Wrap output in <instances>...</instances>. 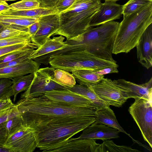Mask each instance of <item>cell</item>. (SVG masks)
Listing matches in <instances>:
<instances>
[{"mask_svg": "<svg viewBox=\"0 0 152 152\" xmlns=\"http://www.w3.org/2000/svg\"><path fill=\"white\" fill-rule=\"evenodd\" d=\"M15 105L24 125L35 129L48 125L96 116V106L78 107L55 101L45 95L21 98Z\"/></svg>", "mask_w": 152, "mask_h": 152, "instance_id": "cell-1", "label": "cell"}, {"mask_svg": "<svg viewBox=\"0 0 152 152\" xmlns=\"http://www.w3.org/2000/svg\"><path fill=\"white\" fill-rule=\"evenodd\" d=\"M120 23L113 20L96 28L89 27L83 33L64 41L67 45L58 51L60 55L85 52L99 58L116 62L112 50Z\"/></svg>", "mask_w": 152, "mask_h": 152, "instance_id": "cell-2", "label": "cell"}, {"mask_svg": "<svg viewBox=\"0 0 152 152\" xmlns=\"http://www.w3.org/2000/svg\"><path fill=\"white\" fill-rule=\"evenodd\" d=\"M152 23V4L124 15L115 36L112 53H127L136 47L142 34Z\"/></svg>", "mask_w": 152, "mask_h": 152, "instance_id": "cell-3", "label": "cell"}, {"mask_svg": "<svg viewBox=\"0 0 152 152\" xmlns=\"http://www.w3.org/2000/svg\"><path fill=\"white\" fill-rule=\"evenodd\" d=\"M101 3V0H76L58 14L60 27L52 36L61 35L69 39L82 34L89 27L91 19Z\"/></svg>", "mask_w": 152, "mask_h": 152, "instance_id": "cell-4", "label": "cell"}, {"mask_svg": "<svg viewBox=\"0 0 152 152\" xmlns=\"http://www.w3.org/2000/svg\"><path fill=\"white\" fill-rule=\"evenodd\" d=\"M96 116L72 121H65L37 128V148L42 152H50L62 145L67 140L83 131L95 121Z\"/></svg>", "mask_w": 152, "mask_h": 152, "instance_id": "cell-5", "label": "cell"}, {"mask_svg": "<svg viewBox=\"0 0 152 152\" xmlns=\"http://www.w3.org/2000/svg\"><path fill=\"white\" fill-rule=\"evenodd\" d=\"M49 64L55 69L69 72L83 69L97 71L107 67L119 66L116 62L101 59L85 52L60 55L51 59Z\"/></svg>", "mask_w": 152, "mask_h": 152, "instance_id": "cell-6", "label": "cell"}, {"mask_svg": "<svg viewBox=\"0 0 152 152\" xmlns=\"http://www.w3.org/2000/svg\"><path fill=\"white\" fill-rule=\"evenodd\" d=\"M52 67L39 68L34 72L33 80L28 88L21 94V98H32L44 95L47 91L66 90L68 88L54 80V71Z\"/></svg>", "mask_w": 152, "mask_h": 152, "instance_id": "cell-7", "label": "cell"}, {"mask_svg": "<svg viewBox=\"0 0 152 152\" xmlns=\"http://www.w3.org/2000/svg\"><path fill=\"white\" fill-rule=\"evenodd\" d=\"M129 111L141 132L144 140L152 147V101L143 98L135 99Z\"/></svg>", "mask_w": 152, "mask_h": 152, "instance_id": "cell-8", "label": "cell"}, {"mask_svg": "<svg viewBox=\"0 0 152 152\" xmlns=\"http://www.w3.org/2000/svg\"><path fill=\"white\" fill-rule=\"evenodd\" d=\"M35 132L30 127L23 125L9 135L2 148L12 152H33L37 148Z\"/></svg>", "mask_w": 152, "mask_h": 152, "instance_id": "cell-9", "label": "cell"}, {"mask_svg": "<svg viewBox=\"0 0 152 152\" xmlns=\"http://www.w3.org/2000/svg\"><path fill=\"white\" fill-rule=\"evenodd\" d=\"M108 106L120 107L129 99L127 95L110 79L104 77L89 87Z\"/></svg>", "mask_w": 152, "mask_h": 152, "instance_id": "cell-10", "label": "cell"}, {"mask_svg": "<svg viewBox=\"0 0 152 152\" xmlns=\"http://www.w3.org/2000/svg\"><path fill=\"white\" fill-rule=\"evenodd\" d=\"M39 27L36 34L31 37V42L40 47L50 38L60 27L58 13L50 14L39 18Z\"/></svg>", "mask_w": 152, "mask_h": 152, "instance_id": "cell-11", "label": "cell"}, {"mask_svg": "<svg viewBox=\"0 0 152 152\" xmlns=\"http://www.w3.org/2000/svg\"><path fill=\"white\" fill-rule=\"evenodd\" d=\"M123 5L112 1L101 3L99 10L92 16L89 27L98 26L109 21L119 19L123 14Z\"/></svg>", "mask_w": 152, "mask_h": 152, "instance_id": "cell-12", "label": "cell"}, {"mask_svg": "<svg viewBox=\"0 0 152 152\" xmlns=\"http://www.w3.org/2000/svg\"><path fill=\"white\" fill-rule=\"evenodd\" d=\"M113 82L124 91L129 98L135 99L143 98L152 101V77L147 82L137 84L124 79L113 80Z\"/></svg>", "mask_w": 152, "mask_h": 152, "instance_id": "cell-13", "label": "cell"}, {"mask_svg": "<svg viewBox=\"0 0 152 152\" xmlns=\"http://www.w3.org/2000/svg\"><path fill=\"white\" fill-rule=\"evenodd\" d=\"M136 47L138 62L148 69L152 66V23L144 31Z\"/></svg>", "mask_w": 152, "mask_h": 152, "instance_id": "cell-14", "label": "cell"}, {"mask_svg": "<svg viewBox=\"0 0 152 152\" xmlns=\"http://www.w3.org/2000/svg\"><path fill=\"white\" fill-rule=\"evenodd\" d=\"M44 95L51 100L72 106L78 107L96 106L87 98L68 89L47 91Z\"/></svg>", "mask_w": 152, "mask_h": 152, "instance_id": "cell-15", "label": "cell"}, {"mask_svg": "<svg viewBox=\"0 0 152 152\" xmlns=\"http://www.w3.org/2000/svg\"><path fill=\"white\" fill-rule=\"evenodd\" d=\"M99 145L96 140L71 138L50 152H99Z\"/></svg>", "mask_w": 152, "mask_h": 152, "instance_id": "cell-16", "label": "cell"}, {"mask_svg": "<svg viewBox=\"0 0 152 152\" xmlns=\"http://www.w3.org/2000/svg\"><path fill=\"white\" fill-rule=\"evenodd\" d=\"M76 139H100L103 141L119 137L120 132L118 130L102 124L94 122L84 129Z\"/></svg>", "mask_w": 152, "mask_h": 152, "instance_id": "cell-17", "label": "cell"}, {"mask_svg": "<svg viewBox=\"0 0 152 152\" xmlns=\"http://www.w3.org/2000/svg\"><path fill=\"white\" fill-rule=\"evenodd\" d=\"M40 64L28 59L12 66L0 69V78L12 79L34 73L39 68Z\"/></svg>", "mask_w": 152, "mask_h": 152, "instance_id": "cell-18", "label": "cell"}, {"mask_svg": "<svg viewBox=\"0 0 152 152\" xmlns=\"http://www.w3.org/2000/svg\"><path fill=\"white\" fill-rule=\"evenodd\" d=\"M64 37L61 35L50 38L40 47L34 50L29 59L33 60L40 58L64 48L66 46L64 42Z\"/></svg>", "mask_w": 152, "mask_h": 152, "instance_id": "cell-19", "label": "cell"}, {"mask_svg": "<svg viewBox=\"0 0 152 152\" xmlns=\"http://www.w3.org/2000/svg\"><path fill=\"white\" fill-rule=\"evenodd\" d=\"M96 116L95 122L97 123L104 124L116 129L132 138L119 124L114 112L110 107L97 109L96 110Z\"/></svg>", "mask_w": 152, "mask_h": 152, "instance_id": "cell-20", "label": "cell"}, {"mask_svg": "<svg viewBox=\"0 0 152 152\" xmlns=\"http://www.w3.org/2000/svg\"><path fill=\"white\" fill-rule=\"evenodd\" d=\"M55 13H58L55 9L41 7L27 10H14L9 8L0 11V15L21 16L35 18Z\"/></svg>", "mask_w": 152, "mask_h": 152, "instance_id": "cell-21", "label": "cell"}, {"mask_svg": "<svg viewBox=\"0 0 152 152\" xmlns=\"http://www.w3.org/2000/svg\"><path fill=\"white\" fill-rule=\"evenodd\" d=\"M71 72L80 84L88 87L97 84L104 77V75H99L95 71L90 69H78Z\"/></svg>", "mask_w": 152, "mask_h": 152, "instance_id": "cell-22", "label": "cell"}, {"mask_svg": "<svg viewBox=\"0 0 152 152\" xmlns=\"http://www.w3.org/2000/svg\"><path fill=\"white\" fill-rule=\"evenodd\" d=\"M68 89L87 98L98 108L110 107L99 98L92 90L87 86L80 84H75L72 87L68 88Z\"/></svg>", "mask_w": 152, "mask_h": 152, "instance_id": "cell-23", "label": "cell"}, {"mask_svg": "<svg viewBox=\"0 0 152 152\" xmlns=\"http://www.w3.org/2000/svg\"><path fill=\"white\" fill-rule=\"evenodd\" d=\"M34 76V73H33L11 79L14 102H15L16 97L19 93L25 91L28 88L33 80Z\"/></svg>", "mask_w": 152, "mask_h": 152, "instance_id": "cell-24", "label": "cell"}, {"mask_svg": "<svg viewBox=\"0 0 152 152\" xmlns=\"http://www.w3.org/2000/svg\"><path fill=\"white\" fill-rule=\"evenodd\" d=\"M19 113L17 107L15 105L0 111V148H2L7 137L5 127L6 121L9 118Z\"/></svg>", "mask_w": 152, "mask_h": 152, "instance_id": "cell-25", "label": "cell"}, {"mask_svg": "<svg viewBox=\"0 0 152 152\" xmlns=\"http://www.w3.org/2000/svg\"><path fill=\"white\" fill-rule=\"evenodd\" d=\"M39 18L0 15V23L5 25H15L28 28L38 21Z\"/></svg>", "mask_w": 152, "mask_h": 152, "instance_id": "cell-26", "label": "cell"}, {"mask_svg": "<svg viewBox=\"0 0 152 152\" xmlns=\"http://www.w3.org/2000/svg\"><path fill=\"white\" fill-rule=\"evenodd\" d=\"M54 80L59 84L67 88L73 87L76 84V80L69 72L59 69L54 71Z\"/></svg>", "mask_w": 152, "mask_h": 152, "instance_id": "cell-27", "label": "cell"}, {"mask_svg": "<svg viewBox=\"0 0 152 152\" xmlns=\"http://www.w3.org/2000/svg\"><path fill=\"white\" fill-rule=\"evenodd\" d=\"M99 144V152H140V151L125 145H118L112 140H109L103 141Z\"/></svg>", "mask_w": 152, "mask_h": 152, "instance_id": "cell-28", "label": "cell"}, {"mask_svg": "<svg viewBox=\"0 0 152 152\" xmlns=\"http://www.w3.org/2000/svg\"><path fill=\"white\" fill-rule=\"evenodd\" d=\"M29 33L28 28L15 25H5L0 33V39L16 37Z\"/></svg>", "mask_w": 152, "mask_h": 152, "instance_id": "cell-29", "label": "cell"}, {"mask_svg": "<svg viewBox=\"0 0 152 152\" xmlns=\"http://www.w3.org/2000/svg\"><path fill=\"white\" fill-rule=\"evenodd\" d=\"M151 4L152 0H129L123 5V14L128 15Z\"/></svg>", "mask_w": 152, "mask_h": 152, "instance_id": "cell-30", "label": "cell"}, {"mask_svg": "<svg viewBox=\"0 0 152 152\" xmlns=\"http://www.w3.org/2000/svg\"><path fill=\"white\" fill-rule=\"evenodd\" d=\"M23 125V119L19 113L9 118L6 121L5 124L8 136L18 130Z\"/></svg>", "mask_w": 152, "mask_h": 152, "instance_id": "cell-31", "label": "cell"}, {"mask_svg": "<svg viewBox=\"0 0 152 152\" xmlns=\"http://www.w3.org/2000/svg\"><path fill=\"white\" fill-rule=\"evenodd\" d=\"M31 36L29 33L12 37L0 39V47L20 44H32Z\"/></svg>", "mask_w": 152, "mask_h": 152, "instance_id": "cell-32", "label": "cell"}, {"mask_svg": "<svg viewBox=\"0 0 152 152\" xmlns=\"http://www.w3.org/2000/svg\"><path fill=\"white\" fill-rule=\"evenodd\" d=\"M12 85V80L10 79L0 78V99L10 98L13 96Z\"/></svg>", "mask_w": 152, "mask_h": 152, "instance_id": "cell-33", "label": "cell"}, {"mask_svg": "<svg viewBox=\"0 0 152 152\" xmlns=\"http://www.w3.org/2000/svg\"><path fill=\"white\" fill-rule=\"evenodd\" d=\"M39 3L37 0H22L10 5V9L27 10L39 7Z\"/></svg>", "mask_w": 152, "mask_h": 152, "instance_id": "cell-34", "label": "cell"}, {"mask_svg": "<svg viewBox=\"0 0 152 152\" xmlns=\"http://www.w3.org/2000/svg\"><path fill=\"white\" fill-rule=\"evenodd\" d=\"M37 49L38 46L33 43L30 44H20L0 47V57L10 53L27 48Z\"/></svg>", "mask_w": 152, "mask_h": 152, "instance_id": "cell-35", "label": "cell"}, {"mask_svg": "<svg viewBox=\"0 0 152 152\" xmlns=\"http://www.w3.org/2000/svg\"><path fill=\"white\" fill-rule=\"evenodd\" d=\"M33 49L27 48L9 53L0 57V64L7 63L20 57L27 53Z\"/></svg>", "mask_w": 152, "mask_h": 152, "instance_id": "cell-36", "label": "cell"}, {"mask_svg": "<svg viewBox=\"0 0 152 152\" xmlns=\"http://www.w3.org/2000/svg\"><path fill=\"white\" fill-rule=\"evenodd\" d=\"M34 49H33L25 54L11 61L0 64V69L12 66L19 64L29 59V57L33 53Z\"/></svg>", "mask_w": 152, "mask_h": 152, "instance_id": "cell-37", "label": "cell"}, {"mask_svg": "<svg viewBox=\"0 0 152 152\" xmlns=\"http://www.w3.org/2000/svg\"><path fill=\"white\" fill-rule=\"evenodd\" d=\"M76 0H58L55 7L58 13L63 12L70 7Z\"/></svg>", "mask_w": 152, "mask_h": 152, "instance_id": "cell-38", "label": "cell"}, {"mask_svg": "<svg viewBox=\"0 0 152 152\" xmlns=\"http://www.w3.org/2000/svg\"><path fill=\"white\" fill-rule=\"evenodd\" d=\"M40 3L39 7L55 9L58 0H37Z\"/></svg>", "mask_w": 152, "mask_h": 152, "instance_id": "cell-39", "label": "cell"}, {"mask_svg": "<svg viewBox=\"0 0 152 152\" xmlns=\"http://www.w3.org/2000/svg\"><path fill=\"white\" fill-rule=\"evenodd\" d=\"M15 105L12 102L10 98H6L0 99V111L9 108H11Z\"/></svg>", "mask_w": 152, "mask_h": 152, "instance_id": "cell-40", "label": "cell"}, {"mask_svg": "<svg viewBox=\"0 0 152 152\" xmlns=\"http://www.w3.org/2000/svg\"><path fill=\"white\" fill-rule=\"evenodd\" d=\"M118 67L115 66L107 67L99 71H95V72L99 75H104L108 74L118 73Z\"/></svg>", "mask_w": 152, "mask_h": 152, "instance_id": "cell-41", "label": "cell"}, {"mask_svg": "<svg viewBox=\"0 0 152 152\" xmlns=\"http://www.w3.org/2000/svg\"><path fill=\"white\" fill-rule=\"evenodd\" d=\"M39 22L38 21L28 27V31L31 37L34 36L36 33L39 27Z\"/></svg>", "mask_w": 152, "mask_h": 152, "instance_id": "cell-42", "label": "cell"}, {"mask_svg": "<svg viewBox=\"0 0 152 152\" xmlns=\"http://www.w3.org/2000/svg\"><path fill=\"white\" fill-rule=\"evenodd\" d=\"M10 8V5L5 1L0 0V11Z\"/></svg>", "mask_w": 152, "mask_h": 152, "instance_id": "cell-43", "label": "cell"}, {"mask_svg": "<svg viewBox=\"0 0 152 152\" xmlns=\"http://www.w3.org/2000/svg\"><path fill=\"white\" fill-rule=\"evenodd\" d=\"M5 25L0 23V33L3 30Z\"/></svg>", "mask_w": 152, "mask_h": 152, "instance_id": "cell-44", "label": "cell"}, {"mask_svg": "<svg viewBox=\"0 0 152 152\" xmlns=\"http://www.w3.org/2000/svg\"><path fill=\"white\" fill-rule=\"evenodd\" d=\"M105 0V1H112L116 2V1L119 0Z\"/></svg>", "mask_w": 152, "mask_h": 152, "instance_id": "cell-45", "label": "cell"}, {"mask_svg": "<svg viewBox=\"0 0 152 152\" xmlns=\"http://www.w3.org/2000/svg\"><path fill=\"white\" fill-rule=\"evenodd\" d=\"M3 0V1H15V0Z\"/></svg>", "mask_w": 152, "mask_h": 152, "instance_id": "cell-46", "label": "cell"}]
</instances>
